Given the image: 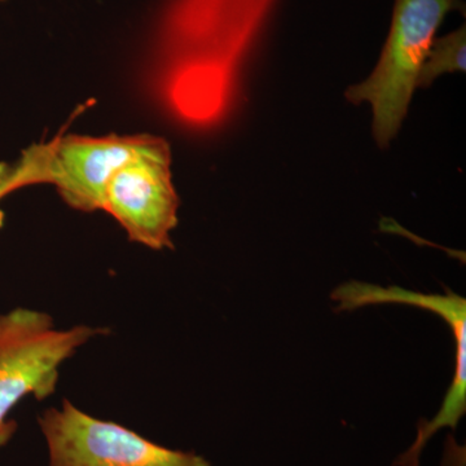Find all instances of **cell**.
<instances>
[{"instance_id":"1","label":"cell","mask_w":466,"mask_h":466,"mask_svg":"<svg viewBox=\"0 0 466 466\" xmlns=\"http://www.w3.org/2000/svg\"><path fill=\"white\" fill-rule=\"evenodd\" d=\"M460 0H397L388 42L376 69L363 84L346 91L350 103L368 101L373 108V137L388 148L400 133L416 90L417 78L435 33Z\"/></svg>"},{"instance_id":"8","label":"cell","mask_w":466,"mask_h":466,"mask_svg":"<svg viewBox=\"0 0 466 466\" xmlns=\"http://www.w3.org/2000/svg\"><path fill=\"white\" fill-rule=\"evenodd\" d=\"M21 184H23V179H21L20 170L17 167H9L7 165H0V200L5 198L9 192L18 187H23ZM2 222L3 213L0 211V226H2Z\"/></svg>"},{"instance_id":"2","label":"cell","mask_w":466,"mask_h":466,"mask_svg":"<svg viewBox=\"0 0 466 466\" xmlns=\"http://www.w3.org/2000/svg\"><path fill=\"white\" fill-rule=\"evenodd\" d=\"M99 333L106 329H56L51 317L34 309L0 315V449L17 429L11 410L27 395L43 400L54 394L61 364Z\"/></svg>"},{"instance_id":"5","label":"cell","mask_w":466,"mask_h":466,"mask_svg":"<svg viewBox=\"0 0 466 466\" xmlns=\"http://www.w3.org/2000/svg\"><path fill=\"white\" fill-rule=\"evenodd\" d=\"M153 135H66L29 156L33 183H48L56 188L67 207L91 213L103 210L104 193L113 175L137 153Z\"/></svg>"},{"instance_id":"4","label":"cell","mask_w":466,"mask_h":466,"mask_svg":"<svg viewBox=\"0 0 466 466\" xmlns=\"http://www.w3.org/2000/svg\"><path fill=\"white\" fill-rule=\"evenodd\" d=\"M179 198L171 174L167 140L153 137L148 146L119 168L106 186L103 210L110 214L131 241L153 250L173 248Z\"/></svg>"},{"instance_id":"7","label":"cell","mask_w":466,"mask_h":466,"mask_svg":"<svg viewBox=\"0 0 466 466\" xmlns=\"http://www.w3.org/2000/svg\"><path fill=\"white\" fill-rule=\"evenodd\" d=\"M466 70V30L462 25L449 35L434 39L428 52L416 87H429L444 73H464Z\"/></svg>"},{"instance_id":"6","label":"cell","mask_w":466,"mask_h":466,"mask_svg":"<svg viewBox=\"0 0 466 466\" xmlns=\"http://www.w3.org/2000/svg\"><path fill=\"white\" fill-rule=\"evenodd\" d=\"M407 305H415L419 308L429 309L437 312L452 328L456 339V372L453 383L451 385L449 395L443 401L438 415L431 421H421L417 429L416 441L412 446L401 453L400 462L404 466H420V456L424 451L428 441L441 429L449 426L456 429L461 417L465 415V342H466V302L453 291L447 290L446 296L438 294H421L416 291H407L404 297Z\"/></svg>"},{"instance_id":"3","label":"cell","mask_w":466,"mask_h":466,"mask_svg":"<svg viewBox=\"0 0 466 466\" xmlns=\"http://www.w3.org/2000/svg\"><path fill=\"white\" fill-rule=\"evenodd\" d=\"M38 421L50 466H213L198 453L167 449L125 426L92 417L66 400Z\"/></svg>"}]
</instances>
